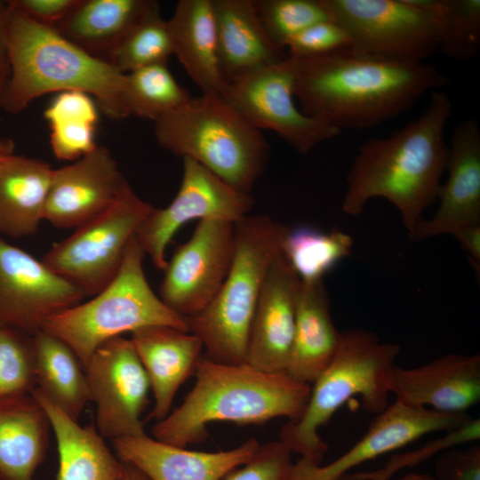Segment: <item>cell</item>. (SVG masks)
<instances>
[{
	"instance_id": "obj_9",
	"label": "cell",
	"mask_w": 480,
	"mask_h": 480,
	"mask_svg": "<svg viewBox=\"0 0 480 480\" xmlns=\"http://www.w3.org/2000/svg\"><path fill=\"white\" fill-rule=\"evenodd\" d=\"M154 208L127 181L109 208L54 244L41 260L86 296H94L116 276L129 242Z\"/></svg>"
},
{
	"instance_id": "obj_19",
	"label": "cell",
	"mask_w": 480,
	"mask_h": 480,
	"mask_svg": "<svg viewBox=\"0 0 480 480\" xmlns=\"http://www.w3.org/2000/svg\"><path fill=\"white\" fill-rule=\"evenodd\" d=\"M388 388L412 407L467 413L480 400V356L447 354L419 367L395 365Z\"/></svg>"
},
{
	"instance_id": "obj_38",
	"label": "cell",
	"mask_w": 480,
	"mask_h": 480,
	"mask_svg": "<svg viewBox=\"0 0 480 480\" xmlns=\"http://www.w3.org/2000/svg\"><path fill=\"white\" fill-rule=\"evenodd\" d=\"M479 438L480 420L471 418L460 427L445 431L442 436L426 443L418 449L393 456L381 468L359 472L352 476L356 480H388L396 472L404 467L418 465L449 448L465 444Z\"/></svg>"
},
{
	"instance_id": "obj_16",
	"label": "cell",
	"mask_w": 480,
	"mask_h": 480,
	"mask_svg": "<svg viewBox=\"0 0 480 480\" xmlns=\"http://www.w3.org/2000/svg\"><path fill=\"white\" fill-rule=\"evenodd\" d=\"M471 418L468 413H444L412 407L395 400L377 414L362 438L332 462L315 466L300 459L294 463L292 480H338L362 463L404 447L432 432L459 428Z\"/></svg>"
},
{
	"instance_id": "obj_8",
	"label": "cell",
	"mask_w": 480,
	"mask_h": 480,
	"mask_svg": "<svg viewBox=\"0 0 480 480\" xmlns=\"http://www.w3.org/2000/svg\"><path fill=\"white\" fill-rule=\"evenodd\" d=\"M144 257L134 236L118 273L104 289L44 324L42 329L65 341L83 367L100 345L124 332L154 325L188 332L186 319L171 310L150 287L143 269Z\"/></svg>"
},
{
	"instance_id": "obj_14",
	"label": "cell",
	"mask_w": 480,
	"mask_h": 480,
	"mask_svg": "<svg viewBox=\"0 0 480 480\" xmlns=\"http://www.w3.org/2000/svg\"><path fill=\"white\" fill-rule=\"evenodd\" d=\"M236 224L199 220L189 239L167 260L159 298L186 318L204 310L223 284L234 257Z\"/></svg>"
},
{
	"instance_id": "obj_27",
	"label": "cell",
	"mask_w": 480,
	"mask_h": 480,
	"mask_svg": "<svg viewBox=\"0 0 480 480\" xmlns=\"http://www.w3.org/2000/svg\"><path fill=\"white\" fill-rule=\"evenodd\" d=\"M53 169L40 159L12 155L0 164V235L23 237L37 232Z\"/></svg>"
},
{
	"instance_id": "obj_26",
	"label": "cell",
	"mask_w": 480,
	"mask_h": 480,
	"mask_svg": "<svg viewBox=\"0 0 480 480\" xmlns=\"http://www.w3.org/2000/svg\"><path fill=\"white\" fill-rule=\"evenodd\" d=\"M175 55L202 94L222 96L212 0H180L167 20Z\"/></svg>"
},
{
	"instance_id": "obj_36",
	"label": "cell",
	"mask_w": 480,
	"mask_h": 480,
	"mask_svg": "<svg viewBox=\"0 0 480 480\" xmlns=\"http://www.w3.org/2000/svg\"><path fill=\"white\" fill-rule=\"evenodd\" d=\"M253 6L269 39L284 50L308 27L332 20L323 0H253Z\"/></svg>"
},
{
	"instance_id": "obj_47",
	"label": "cell",
	"mask_w": 480,
	"mask_h": 480,
	"mask_svg": "<svg viewBox=\"0 0 480 480\" xmlns=\"http://www.w3.org/2000/svg\"><path fill=\"white\" fill-rule=\"evenodd\" d=\"M398 480H436L433 476L428 474L410 473Z\"/></svg>"
},
{
	"instance_id": "obj_20",
	"label": "cell",
	"mask_w": 480,
	"mask_h": 480,
	"mask_svg": "<svg viewBox=\"0 0 480 480\" xmlns=\"http://www.w3.org/2000/svg\"><path fill=\"white\" fill-rule=\"evenodd\" d=\"M448 177L440 184L434 216L424 220L412 240L452 235L458 228L480 225V126L476 118L460 123L448 145Z\"/></svg>"
},
{
	"instance_id": "obj_42",
	"label": "cell",
	"mask_w": 480,
	"mask_h": 480,
	"mask_svg": "<svg viewBox=\"0 0 480 480\" xmlns=\"http://www.w3.org/2000/svg\"><path fill=\"white\" fill-rule=\"evenodd\" d=\"M79 0H9V4L37 23L54 27Z\"/></svg>"
},
{
	"instance_id": "obj_11",
	"label": "cell",
	"mask_w": 480,
	"mask_h": 480,
	"mask_svg": "<svg viewBox=\"0 0 480 480\" xmlns=\"http://www.w3.org/2000/svg\"><path fill=\"white\" fill-rule=\"evenodd\" d=\"M294 64L288 57L227 85L223 100L257 130H269L307 154L341 131L296 106Z\"/></svg>"
},
{
	"instance_id": "obj_4",
	"label": "cell",
	"mask_w": 480,
	"mask_h": 480,
	"mask_svg": "<svg viewBox=\"0 0 480 480\" xmlns=\"http://www.w3.org/2000/svg\"><path fill=\"white\" fill-rule=\"evenodd\" d=\"M7 4L11 76L2 109L19 114L44 94L79 91L108 117L130 116L125 74Z\"/></svg>"
},
{
	"instance_id": "obj_31",
	"label": "cell",
	"mask_w": 480,
	"mask_h": 480,
	"mask_svg": "<svg viewBox=\"0 0 480 480\" xmlns=\"http://www.w3.org/2000/svg\"><path fill=\"white\" fill-rule=\"evenodd\" d=\"M50 144L56 158L76 161L98 146L95 128L98 106L89 94L79 91L60 92L44 110Z\"/></svg>"
},
{
	"instance_id": "obj_34",
	"label": "cell",
	"mask_w": 480,
	"mask_h": 480,
	"mask_svg": "<svg viewBox=\"0 0 480 480\" xmlns=\"http://www.w3.org/2000/svg\"><path fill=\"white\" fill-rule=\"evenodd\" d=\"M171 55L172 45L167 20L161 16L156 1L113 50L107 62L127 74L147 66L168 63Z\"/></svg>"
},
{
	"instance_id": "obj_17",
	"label": "cell",
	"mask_w": 480,
	"mask_h": 480,
	"mask_svg": "<svg viewBox=\"0 0 480 480\" xmlns=\"http://www.w3.org/2000/svg\"><path fill=\"white\" fill-rule=\"evenodd\" d=\"M127 182L110 150L97 146L72 164L53 169L44 220L76 228L109 208Z\"/></svg>"
},
{
	"instance_id": "obj_30",
	"label": "cell",
	"mask_w": 480,
	"mask_h": 480,
	"mask_svg": "<svg viewBox=\"0 0 480 480\" xmlns=\"http://www.w3.org/2000/svg\"><path fill=\"white\" fill-rule=\"evenodd\" d=\"M36 388L77 421L90 401L84 369L73 349L41 329L33 334Z\"/></svg>"
},
{
	"instance_id": "obj_3",
	"label": "cell",
	"mask_w": 480,
	"mask_h": 480,
	"mask_svg": "<svg viewBox=\"0 0 480 480\" xmlns=\"http://www.w3.org/2000/svg\"><path fill=\"white\" fill-rule=\"evenodd\" d=\"M196 381L184 401L152 428L153 438L187 447L205 439L216 421L263 424L284 417L298 421L309 400L311 385L286 372H267L248 364H224L202 356Z\"/></svg>"
},
{
	"instance_id": "obj_10",
	"label": "cell",
	"mask_w": 480,
	"mask_h": 480,
	"mask_svg": "<svg viewBox=\"0 0 480 480\" xmlns=\"http://www.w3.org/2000/svg\"><path fill=\"white\" fill-rule=\"evenodd\" d=\"M354 48L383 57L424 61L439 50L429 0H323Z\"/></svg>"
},
{
	"instance_id": "obj_7",
	"label": "cell",
	"mask_w": 480,
	"mask_h": 480,
	"mask_svg": "<svg viewBox=\"0 0 480 480\" xmlns=\"http://www.w3.org/2000/svg\"><path fill=\"white\" fill-rule=\"evenodd\" d=\"M154 124L162 148L196 161L239 191L250 194L264 172L265 137L221 96L191 97Z\"/></svg>"
},
{
	"instance_id": "obj_39",
	"label": "cell",
	"mask_w": 480,
	"mask_h": 480,
	"mask_svg": "<svg viewBox=\"0 0 480 480\" xmlns=\"http://www.w3.org/2000/svg\"><path fill=\"white\" fill-rule=\"evenodd\" d=\"M292 453L280 439L260 444L247 462L230 470L221 480H292Z\"/></svg>"
},
{
	"instance_id": "obj_40",
	"label": "cell",
	"mask_w": 480,
	"mask_h": 480,
	"mask_svg": "<svg viewBox=\"0 0 480 480\" xmlns=\"http://www.w3.org/2000/svg\"><path fill=\"white\" fill-rule=\"evenodd\" d=\"M352 46L348 31L337 21L327 20L315 23L294 36L284 50L291 58L307 59L328 55Z\"/></svg>"
},
{
	"instance_id": "obj_48",
	"label": "cell",
	"mask_w": 480,
	"mask_h": 480,
	"mask_svg": "<svg viewBox=\"0 0 480 480\" xmlns=\"http://www.w3.org/2000/svg\"><path fill=\"white\" fill-rule=\"evenodd\" d=\"M338 480H356L352 475L346 474L342 476H340Z\"/></svg>"
},
{
	"instance_id": "obj_28",
	"label": "cell",
	"mask_w": 480,
	"mask_h": 480,
	"mask_svg": "<svg viewBox=\"0 0 480 480\" xmlns=\"http://www.w3.org/2000/svg\"><path fill=\"white\" fill-rule=\"evenodd\" d=\"M46 412L58 453L57 480H118L121 460L93 425L80 426L37 388L31 393Z\"/></svg>"
},
{
	"instance_id": "obj_1",
	"label": "cell",
	"mask_w": 480,
	"mask_h": 480,
	"mask_svg": "<svg viewBox=\"0 0 480 480\" xmlns=\"http://www.w3.org/2000/svg\"><path fill=\"white\" fill-rule=\"evenodd\" d=\"M292 59L300 110L340 131L376 126L408 111L427 92L449 83L448 76L425 61L392 59L354 47Z\"/></svg>"
},
{
	"instance_id": "obj_29",
	"label": "cell",
	"mask_w": 480,
	"mask_h": 480,
	"mask_svg": "<svg viewBox=\"0 0 480 480\" xmlns=\"http://www.w3.org/2000/svg\"><path fill=\"white\" fill-rule=\"evenodd\" d=\"M155 2L79 0L53 28L84 52L107 61L120 41Z\"/></svg>"
},
{
	"instance_id": "obj_43",
	"label": "cell",
	"mask_w": 480,
	"mask_h": 480,
	"mask_svg": "<svg viewBox=\"0 0 480 480\" xmlns=\"http://www.w3.org/2000/svg\"><path fill=\"white\" fill-rule=\"evenodd\" d=\"M11 76V56L8 43V4L0 0V109Z\"/></svg>"
},
{
	"instance_id": "obj_35",
	"label": "cell",
	"mask_w": 480,
	"mask_h": 480,
	"mask_svg": "<svg viewBox=\"0 0 480 480\" xmlns=\"http://www.w3.org/2000/svg\"><path fill=\"white\" fill-rule=\"evenodd\" d=\"M439 50L457 61L474 59L480 50V0H429Z\"/></svg>"
},
{
	"instance_id": "obj_15",
	"label": "cell",
	"mask_w": 480,
	"mask_h": 480,
	"mask_svg": "<svg viewBox=\"0 0 480 480\" xmlns=\"http://www.w3.org/2000/svg\"><path fill=\"white\" fill-rule=\"evenodd\" d=\"M85 297L80 288L0 235V322L33 335L48 318Z\"/></svg>"
},
{
	"instance_id": "obj_37",
	"label": "cell",
	"mask_w": 480,
	"mask_h": 480,
	"mask_svg": "<svg viewBox=\"0 0 480 480\" xmlns=\"http://www.w3.org/2000/svg\"><path fill=\"white\" fill-rule=\"evenodd\" d=\"M36 388L33 335L0 322V398Z\"/></svg>"
},
{
	"instance_id": "obj_24",
	"label": "cell",
	"mask_w": 480,
	"mask_h": 480,
	"mask_svg": "<svg viewBox=\"0 0 480 480\" xmlns=\"http://www.w3.org/2000/svg\"><path fill=\"white\" fill-rule=\"evenodd\" d=\"M330 298L323 279L301 281L286 373L311 385L334 357L341 332L332 321Z\"/></svg>"
},
{
	"instance_id": "obj_12",
	"label": "cell",
	"mask_w": 480,
	"mask_h": 480,
	"mask_svg": "<svg viewBox=\"0 0 480 480\" xmlns=\"http://www.w3.org/2000/svg\"><path fill=\"white\" fill-rule=\"evenodd\" d=\"M183 159L180 186L164 208H154L139 226L135 237L154 267L164 271L165 251L173 236L193 220L236 223L254 204L251 194L237 190L190 158Z\"/></svg>"
},
{
	"instance_id": "obj_21",
	"label": "cell",
	"mask_w": 480,
	"mask_h": 480,
	"mask_svg": "<svg viewBox=\"0 0 480 480\" xmlns=\"http://www.w3.org/2000/svg\"><path fill=\"white\" fill-rule=\"evenodd\" d=\"M112 444L120 460L135 466L149 480H221L247 462L260 446L257 439L250 438L236 448L207 452L168 444L147 435L116 438Z\"/></svg>"
},
{
	"instance_id": "obj_5",
	"label": "cell",
	"mask_w": 480,
	"mask_h": 480,
	"mask_svg": "<svg viewBox=\"0 0 480 480\" xmlns=\"http://www.w3.org/2000/svg\"><path fill=\"white\" fill-rule=\"evenodd\" d=\"M399 353V345L381 342L364 329L342 332L334 357L311 384L303 415L285 423L279 439L304 461L320 466L328 445L319 429L348 400L359 396L364 410L376 415L388 407L390 373Z\"/></svg>"
},
{
	"instance_id": "obj_22",
	"label": "cell",
	"mask_w": 480,
	"mask_h": 480,
	"mask_svg": "<svg viewBox=\"0 0 480 480\" xmlns=\"http://www.w3.org/2000/svg\"><path fill=\"white\" fill-rule=\"evenodd\" d=\"M131 341L150 381L155 404L148 419L165 418L180 387L193 374L204 346L190 332L154 325L132 332Z\"/></svg>"
},
{
	"instance_id": "obj_41",
	"label": "cell",
	"mask_w": 480,
	"mask_h": 480,
	"mask_svg": "<svg viewBox=\"0 0 480 480\" xmlns=\"http://www.w3.org/2000/svg\"><path fill=\"white\" fill-rule=\"evenodd\" d=\"M463 445L440 453L435 463L436 480H480V446Z\"/></svg>"
},
{
	"instance_id": "obj_25",
	"label": "cell",
	"mask_w": 480,
	"mask_h": 480,
	"mask_svg": "<svg viewBox=\"0 0 480 480\" xmlns=\"http://www.w3.org/2000/svg\"><path fill=\"white\" fill-rule=\"evenodd\" d=\"M52 429L32 394L0 398V480H35Z\"/></svg>"
},
{
	"instance_id": "obj_2",
	"label": "cell",
	"mask_w": 480,
	"mask_h": 480,
	"mask_svg": "<svg viewBox=\"0 0 480 480\" xmlns=\"http://www.w3.org/2000/svg\"><path fill=\"white\" fill-rule=\"evenodd\" d=\"M452 114L449 96L434 91L424 112L385 138L363 143L347 175L342 211L360 214L372 198L387 199L400 212L412 240L436 200L445 172L444 128Z\"/></svg>"
},
{
	"instance_id": "obj_32",
	"label": "cell",
	"mask_w": 480,
	"mask_h": 480,
	"mask_svg": "<svg viewBox=\"0 0 480 480\" xmlns=\"http://www.w3.org/2000/svg\"><path fill=\"white\" fill-rule=\"evenodd\" d=\"M352 237L339 229L324 232L311 227L289 228L282 252L301 281H316L348 257Z\"/></svg>"
},
{
	"instance_id": "obj_45",
	"label": "cell",
	"mask_w": 480,
	"mask_h": 480,
	"mask_svg": "<svg viewBox=\"0 0 480 480\" xmlns=\"http://www.w3.org/2000/svg\"><path fill=\"white\" fill-rule=\"evenodd\" d=\"M121 473L118 480H149L139 468L132 464L122 460Z\"/></svg>"
},
{
	"instance_id": "obj_18",
	"label": "cell",
	"mask_w": 480,
	"mask_h": 480,
	"mask_svg": "<svg viewBox=\"0 0 480 480\" xmlns=\"http://www.w3.org/2000/svg\"><path fill=\"white\" fill-rule=\"evenodd\" d=\"M300 285L281 250L270 265L254 311L246 364L267 372H286Z\"/></svg>"
},
{
	"instance_id": "obj_23",
	"label": "cell",
	"mask_w": 480,
	"mask_h": 480,
	"mask_svg": "<svg viewBox=\"0 0 480 480\" xmlns=\"http://www.w3.org/2000/svg\"><path fill=\"white\" fill-rule=\"evenodd\" d=\"M217 54L227 84L289 56L264 31L253 0H212Z\"/></svg>"
},
{
	"instance_id": "obj_44",
	"label": "cell",
	"mask_w": 480,
	"mask_h": 480,
	"mask_svg": "<svg viewBox=\"0 0 480 480\" xmlns=\"http://www.w3.org/2000/svg\"><path fill=\"white\" fill-rule=\"evenodd\" d=\"M462 249L468 254L471 265L479 270L480 264V225H468L452 233Z\"/></svg>"
},
{
	"instance_id": "obj_13",
	"label": "cell",
	"mask_w": 480,
	"mask_h": 480,
	"mask_svg": "<svg viewBox=\"0 0 480 480\" xmlns=\"http://www.w3.org/2000/svg\"><path fill=\"white\" fill-rule=\"evenodd\" d=\"M84 369L99 433L111 440L146 435L141 414L151 387L131 340L118 336L103 342Z\"/></svg>"
},
{
	"instance_id": "obj_33",
	"label": "cell",
	"mask_w": 480,
	"mask_h": 480,
	"mask_svg": "<svg viewBox=\"0 0 480 480\" xmlns=\"http://www.w3.org/2000/svg\"><path fill=\"white\" fill-rule=\"evenodd\" d=\"M125 93L130 116L154 123L191 98L174 78L167 63L147 66L125 74Z\"/></svg>"
},
{
	"instance_id": "obj_46",
	"label": "cell",
	"mask_w": 480,
	"mask_h": 480,
	"mask_svg": "<svg viewBox=\"0 0 480 480\" xmlns=\"http://www.w3.org/2000/svg\"><path fill=\"white\" fill-rule=\"evenodd\" d=\"M15 144L11 138L0 137V164L14 155Z\"/></svg>"
},
{
	"instance_id": "obj_6",
	"label": "cell",
	"mask_w": 480,
	"mask_h": 480,
	"mask_svg": "<svg viewBox=\"0 0 480 480\" xmlns=\"http://www.w3.org/2000/svg\"><path fill=\"white\" fill-rule=\"evenodd\" d=\"M233 260L220 291L200 313L186 317L205 357L245 364L254 311L270 265L281 252L289 228L268 215H247L236 223Z\"/></svg>"
}]
</instances>
